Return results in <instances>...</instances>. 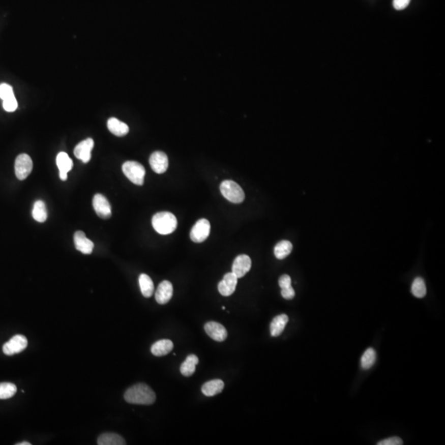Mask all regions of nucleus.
<instances>
[{
  "label": "nucleus",
  "instance_id": "obj_1",
  "mask_svg": "<svg viewBox=\"0 0 445 445\" xmlns=\"http://www.w3.org/2000/svg\"><path fill=\"white\" fill-rule=\"evenodd\" d=\"M124 398L129 403L152 405L156 400V395L148 385L138 383L131 387L126 392Z\"/></svg>",
  "mask_w": 445,
  "mask_h": 445
},
{
  "label": "nucleus",
  "instance_id": "obj_2",
  "mask_svg": "<svg viewBox=\"0 0 445 445\" xmlns=\"http://www.w3.org/2000/svg\"><path fill=\"white\" fill-rule=\"evenodd\" d=\"M152 225L159 234L172 233L177 227V220L173 214L163 211L155 214L152 219Z\"/></svg>",
  "mask_w": 445,
  "mask_h": 445
},
{
  "label": "nucleus",
  "instance_id": "obj_3",
  "mask_svg": "<svg viewBox=\"0 0 445 445\" xmlns=\"http://www.w3.org/2000/svg\"><path fill=\"white\" fill-rule=\"evenodd\" d=\"M220 191L225 199L234 204H240L245 199L244 190L232 181H224L220 185Z\"/></svg>",
  "mask_w": 445,
  "mask_h": 445
},
{
  "label": "nucleus",
  "instance_id": "obj_4",
  "mask_svg": "<svg viewBox=\"0 0 445 445\" xmlns=\"http://www.w3.org/2000/svg\"><path fill=\"white\" fill-rule=\"evenodd\" d=\"M122 171L131 183L142 186L145 176V169L142 164L135 161H127L122 165Z\"/></svg>",
  "mask_w": 445,
  "mask_h": 445
},
{
  "label": "nucleus",
  "instance_id": "obj_5",
  "mask_svg": "<svg viewBox=\"0 0 445 445\" xmlns=\"http://www.w3.org/2000/svg\"><path fill=\"white\" fill-rule=\"evenodd\" d=\"M211 233V224L206 219L198 220L191 229L190 237L194 243L200 244L206 240Z\"/></svg>",
  "mask_w": 445,
  "mask_h": 445
},
{
  "label": "nucleus",
  "instance_id": "obj_6",
  "mask_svg": "<svg viewBox=\"0 0 445 445\" xmlns=\"http://www.w3.org/2000/svg\"><path fill=\"white\" fill-rule=\"evenodd\" d=\"M33 163L29 155L22 154L15 160L16 176L19 180H25L33 171Z\"/></svg>",
  "mask_w": 445,
  "mask_h": 445
},
{
  "label": "nucleus",
  "instance_id": "obj_7",
  "mask_svg": "<svg viewBox=\"0 0 445 445\" xmlns=\"http://www.w3.org/2000/svg\"><path fill=\"white\" fill-rule=\"evenodd\" d=\"M27 339L22 335H16L3 346V351L6 355H13L23 351L27 346Z\"/></svg>",
  "mask_w": 445,
  "mask_h": 445
},
{
  "label": "nucleus",
  "instance_id": "obj_8",
  "mask_svg": "<svg viewBox=\"0 0 445 445\" xmlns=\"http://www.w3.org/2000/svg\"><path fill=\"white\" fill-rule=\"evenodd\" d=\"M93 206L97 215L102 219L107 220L111 216V204L103 195L97 194L93 199Z\"/></svg>",
  "mask_w": 445,
  "mask_h": 445
},
{
  "label": "nucleus",
  "instance_id": "obj_9",
  "mask_svg": "<svg viewBox=\"0 0 445 445\" xmlns=\"http://www.w3.org/2000/svg\"><path fill=\"white\" fill-rule=\"evenodd\" d=\"M252 267V260L248 255H239L232 263V272L238 278H242L249 272Z\"/></svg>",
  "mask_w": 445,
  "mask_h": 445
},
{
  "label": "nucleus",
  "instance_id": "obj_10",
  "mask_svg": "<svg viewBox=\"0 0 445 445\" xmlns=\"http://www.w3.org/2000/svg\"><path fill=\"white\" fill-rule=\"evenodd\" d=\"M204 331L209 337L215 341L222 342L228 337V332L222 324L216 321H209L204 325Z\"/></svg>",
  "mask_w": 445,
  "mask_h": 445
},
{
  "label": "nucleus",
  "instance_id": "obj_11",
  "mask_svg": "<svg viewBox=\"0 0 445 445\" xmlns=\"http://www.w3.org/2000/svg\"><path fill=\"white\" fill-rule=\"evenodd\" d=\"M94 147V139L87 138L80 142L74 149V154L77 159L84 163H88L91 159V152Z\"/></svg>",
  "mask_w": 445,
  "mask_h": 445
},
{
  "label": "nucleus",
  "instance_id": "obj_12",
  "mask_svg": "<svg viewBox=\"0 0 445 445\" xmlns=\"http://www.w3.org/2000/svg\"><path fill=\"white\" fill-rule=\"evenodd\" d=\"M150 163L154 172L158 174L164 173L168 167V158L165 153L156 151L150 156Z\"/></svg>",
  "mask_w": 445,
  "mask_h": 445
},
{
  "label": "nucleus",
  "instance_id": "obj_13",
  "mask_svg": "<svg viewBox=\"0 0 445 445\" xmlns=\"http://www.w3.org/2000/svg\"><path fill=\"white\" fill-rule=\"evenodd\" d=\"M238 277L232 272L226 274L224 279L219 283L218 289L223 296H230L234 293L238 284Z\"/></svg>",
  "mask_w": 445,
  "mask_h": 445
},
{
  "label": "nucleus",
  "instance_id": "obj_14",
  "mask_svg": "<svg viewBox=\"0 0 445 445\" xmlns=\"http://www.w3.org/2000/svg\"><path fill=\"white\" fill-rule=\"evenodd\" d=\"M173 294V286L172 283L167 280H163V282L159 284L156 293H155V300L158 304H166L169 302Z\"/></svg>",
  "mask_w": 445,
  "mask_h": 445
},
{
  "label": "nucleus",
  "instance_id": "obj_15",
  "mask_svg": "<svg viewBox=\"0 0 445 445\" xmlns=\"http://www.w3.org/2000/svg\"><path fill=\"white\" fill-rule=\"evenodd\" d=\"M74 241L76 249L83 254L89 255L93 252L94 248V243L87 239L83 231H77L74 233Z\"/></svg>",
  "mask_w": 445,
  "mask_h": 445
},
{
  "label": "nucleus",
  "instance_id": "obj_16",
  "mask_svg": "<svg viewBox=\"0 0 445 445\" xmlns=\"http://www.w3.org/2000/svg\"><path fill=\"white\" fill-rule=\"evenodd\" d=\"M56 164L60 170V178L62 181L67 180L68 172L71 171L74 166L72 159L66 153L61 152L57 155Z\"/></svg>",
  "mask_w": 445,
  "mask_h": 445
},
{
  "label": "nucleus",
  "instance_id": "obj_17",
  "mask_svg": "<svg viewBox=\"0 0 445 445\" xmlns=\"http://www.w3.org/2000/svg\"><path fill=\"white\" fill-rule=\"evenodd\" d=\"M107 128L110 132L116 136L122 137L127 135L130 131L129 126L115 117H111L107 122Z\"/></svg>",
  "mask_w": 445,
  "mask_h": 445
},
{
  "label": "nucleus",
  "instance_id": "obj_18",
  "mask_svg": "<svg viewBox=\"0 0 445 445\" xmlns=\"http://www.w3.org/2000/svg\"><path fill=\"white\" fill-rule=\"evenodd\" d=\"M224 382L220 379H214L205 382L202 386L201 391L206 397H214L223 391Z\"/></svg>",
  "mask_w": 445,
  "mask_h": 445
},
{
  "label": "nucleus",
  "instance_id": "obj_19",
  "mask_svg": "<svg viewBox=\"0 0 445 445\" xmlns=\"http://www.w3.org/2000/svg\"><path fill=\"white\" fill-rule=\"evenodd\" d=\"M173 349V343L172 341L163 339L160 341H156L151 347V352L155 356H164L169 354Z\"/></svg>",
  "mask_w": 445,
  "mask_h": 445
},
{
  "label": "nucleus",
  "instance_id": "obj_20",
  "mask_svg": "<svg viewBox=\"0 0 445 445\" xmlns=\"http://www.w3.org/2000/svg\"><path fill=\"white\" fill-rule=\"evenodd\" d=\"M288 321H289V317L285 314L279 315L275 317L270 326L272 337H279L283 333V331L285 330Z\"/></svg>",
  "mask_w": 445,
  "mask_h": 445
},
{
  "label": "nucleus",
  "instance_id": "obj_21",
  "mask_svg": "<svg viewBox=\"0 0 445 445\" xmlns=\"http://www.w3.org/2000/svg\"><path fill=\"white\" fill-rule=\"evenodd\" d=\"M199 363V359L195 354L187 356L186 361L181 365V373L183 376L190 377L196 372V366Z\"/></svg>",
  "mask_w": 445,
  "mask_h": 445
},
{
  "label": "nucleus",
  "instance_id": "obj_22",
  "mask_svg": "<svg viewBox=\"0 0 445 445\" xmlns=\"http://www.w3.org/2000/svg\"><path fill=\"white\" fill-rule=\"evenodd\" d=\"M98 444L99 445H125L126 441L119 434L115 433H104L98 437Z\"/></svg>",
  "mask_w": 445,
  "mask_h": 445
},
{
  "label": "nucleus",
  "instance_id": "obj_23",
  "mask_svg": "<svg viewBox=\"0 0 445 445\" xmlns=\"http://www.w3.org/2000/svg\"><path fill=\"white\" fill-rule=\"evenodd\" d=\"M139 287L142 294L145 298H150L155 291V285L150 276L146 274H141L139 278Z\"/></svg>",
  "mask_w": 445,
  "mask_h": 445
},
{
  "label": "nucleus",
  "instance_id": "obj_24",
  "mask_svg": "<svg viewBox=\"0 0 445 445\" xmlns=\"http://www.w3.org/2000/svg\"><path fill=\"white\" fill-rule=\"evenodd\" d=\"M292 249H293V245L290 242L284 240L276 244L274 249V253L276 258L283 260L290 254Z\"/></svg>",
  "mask_w": 445,
  "mask_h": 445
},
{
  "label": "nucleus",
  "instance_id": "obj_25",
  "mask_svg": "<svg viewBox=\"0 0 445 445\" xmlns=\"http://www.w3.org/2000/svg\"><path fill=\"white\" fill-rule=\"evenodd\" d=\"M33 217L36 221L44 223L47 220L48 213L46 204L42 200H37L33 210Z\"/></svg>",
  "mask_w": 445,
  "mask_h": 445
},
{
  "label": "nucleus",
  "instance_id": "obj_26",
  "mask_svg": "<svg viewBox=\"0 0 445 445\" xmlns=\"http://www.w3.org/2000/svg\"><path fill=\"white\" fill-rule=\"evenodd\" d=\"M376 361V352L373 348L365 350L361 357V366L363 369H369L374 365Z\"/></svg>",
  "mask_w": 445,
  "mask_h": 445
},
{
  "label": "nucleus",
  "instance_id": "obj_27",
  "mask_svg": "<svg viewBox=\"0 0 445 445\" xmlns=\"http://www.w3.org/2000/svg\"><path fill=\"white\" fill-rule=\"evenodd\" d=\"M17 393V387L12 382L0 383V399H9L13 398Z\"/></svg>",
  "mask_w": 445,
  "mask_h": 445
},
{
  "label": "nucleus",
  "instance_id": "obj_28",
  "mask_svg": "<svg viewBox=\"0 0 445 445\" xmlns=\"http://www.w3.org/2000/svg\"><path fill=\"white\" fill-rule=\"evenodd\" d=\"M411 293L415 297L419 298V299L426 296V286L423 279L418 277L414 280L412 285H411Z\"/></svg>",
  "mask_w": 445,
  "mask_h": 445
},
{
  "label": "nucleus",
  "instance_id": "obj_29",
  "mask_svg": "<svg viewBox=\"0 0 445 445\" xmlns=\"http://www.w3.org/2000/svg\"><path fill=\"white\" fill-rule=\"evenodd\" d=\"M14 93H13V88L11 85L8 83H1L0 84V98L3 101L9 99V98L14 97Z\"/></svg>",
  "mask_w": 445,
  "mask_h": 445
},
{
  "label": "nucleus",
  "instance_id": "obj_30",
  "mask_svg": "<svg viewBox=\"0 0 445 445\" xmlns=\"http://www.w3.org/2000/svg\"><path fill=\"white\" fill-rule=\"evenodd\" d=\"M18 102H17L15 96L9 98V99H6V100L3 101V107L8 112L15 111L17 108H18Z\"/></svg>",
  "mask_w": 445,
  "mask_h": 445
},
{
  "label": "nucleus",
  "instance_id": "obj_31",
  "mask_svg": "<svg viewBox=\"0 0 445 445\" xmlns=\"http://www.w3.org/2000/svg\"><path fill=\"white\" fill-rule=\"evenodd\" d=\"M403 444L402 439H400L399 437H391L389 439H383V440L378 442V445H402Z\"/></svg>",
  "mask_w": 445,
  "mask_h": 445
},
{
  "label": "nucleus",
  "instance_id": "obj_32",
  "mask_svg": "<svg viewBox=\"0 0 445 445\" xmlns=\"http://www.w3.org/2000/svg\"><path fill=\"white\" fill-rule=\"evenodd\" d=\"M281 295L285 300H293V297L295 296V292H294L293 287H288V288H285V289H281Z\"/></svg>",
  "mask_w": 445,
  "mask_h": 445
},
{
  "label": "nucleus",
  "instance_id": "obj_33",
  "mask_svg": "<svg viewBox=\"0 0 445 445\" xmlns=\"http://www.w3.org/2000/svg\"><path fill=\"white\" fill-rule=\"evenodd\" d=\"M279 285L281 289L292 286L290 276H288V275H283V276H280V278L279 279Z\"/></svg>",
  "mask_w": 445,
  "mask_h": 445
},
{
  "label": "nucleus",
  "instance_id": "obj_34",
  "mask_svg": "<svg viewBox=\"0 0 445 445\" xmlns=\"http://www.w3.org/2000/svg\"><path fill=\"white\" fill-rule=\"evenodd\" d=\"M410 0H393V7L397 10H402L406 9L410 4Z\"/></svg>",
  "mask_w": 445,
  "mask_h": 445
},
{
  "label": "nucleus",
  "instance_id": "obj_35",
  "mask_svg": "<svg viewBox=\"0 0 445 445\" xmlns=\"http://www.w3.org/2000/svg\"><path fill=\"white\" fill-rule=\"evenodd\" d=\"M17 445H31V443H29V442H22V443H17Z\"/></svg>",
  "mask_w": 445,
  "mask_h": 445
}]
</instances>
